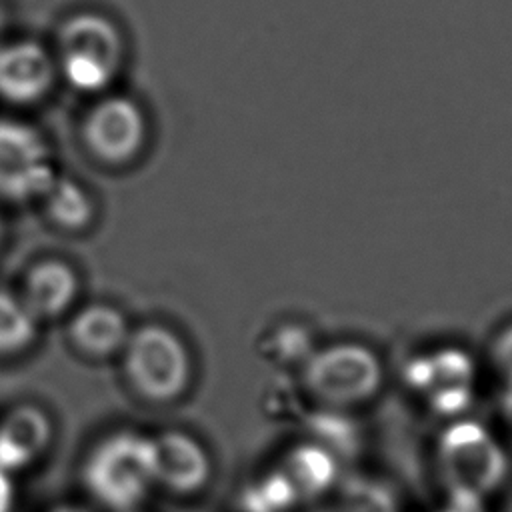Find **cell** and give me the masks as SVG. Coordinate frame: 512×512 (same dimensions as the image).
<instances>
[{"instance_id": "cell-1", "label": "cell", "mask_w": 512, "mask_h": 512, "mask_svg": "<svg viewBox=\"0 0 512 512\" xmlns=\"http://www.w3.org/2000/svg\"><path fill=\"white\" fill-rule=\"evenodd\" d=\"M86 492L112 512H132L156 486L152 436L116 430L100 438L82 462Z\"/></svg>"}, {"instance_id": "cell-2", "label": "cell", "mask_w": 512, "mask_h": 512, "mask_svg": "<svg viewBox=\"0 0 512 512\" xmlns=\"http://www.w3.org/2000/svg\"><path fill=\"white\" fill-rule=\"evenodd\" d=\"M58 78L84 94H104L124 64L118 24L98 12H76L56 32L52 50Z\"/></svg>"}, {"instance_id": "cell-3", "label": "cell", "mask_w": 512, "mask_h": 512, "mask_svg": "<svg viewBox=\"0 0 512 512\" xmlns=\"http://www.w3.org/2000/svg\"><path fill=\"white\" fill-rule=\"evenodd\" d=\"M120 356L128 386L150 404H172L192 384V354L182 336L166 324L146 322L132 328Z\"/></svg>"}, {"instance_id": "cell-4", "label": "cell", "mask_w": 512, "mask_h": 512, "mask_svg": "<svg viewBox=\"0 0 512 512\" xmlns=\"http://www.w3.org/2000/svg\"><path fill=\"white\" fill-rule=\"evenodd\" d=\"M436 468L446 490L460 502H480L506 478L508 460L500 442L478 422L450 424L436 444Z\"/></svg>"}, {"instance_id": "cell-5", "label": "cell", "mask_w": 512, "mask_h": 512, "mask_svg": "<svg viewBox=\"0 0 512 512\" xmlns=\"http://www.w3.org/2000/svg\"><path fill=\"white\" fill-rule=\"evenodd\" d=\"M378 358L358 344H336L308 356L302 384L326 406H356L370 400L380 386Z\"/></svg>"}, {"instance_id": "cell-6", "label": "cell", "mask_w": 512, "mask_h": 512, "mask_svg": "<svg viewBox=\"0 0 512 512\" xmlns=\"http://www.w3.org/2000/svg\"><path fill=\"white\" fill-rule=\"evenodd\" d=\"M58 176L50 142L36 126L0 118V200L38 202Z\"/></svg>"}, {"instance_id": "cell-7", "label": "cell", "mask_w": 512, "mask_h": 512, "mask_svg": "<svg viewBox=\"0 0 512 512\" xmlns=\"http://www.w3.org/2000/svg\"><path fill=\"white\" fill-rule=\"evenodd\" d=\"M84 150L104 166L134 162L148 140V118L142 106L124 94H100L80 124Z\"/></svg>"}, {"instance_id": "cell-8", "label": "cell", "mask_w": 512, "mask_h": 512, "mask_svg": "<svg viewBox=\"0 0 512 512\" xmlns=\"http://www.w3.org/2000/svg\"><path fill=\"white\" fill-rule=\"evenodd\" d=\"M58 80L52 50L34 40L0 44V100L30 106L44 100Z\"/></svg>"}, {"instance_id": "cell-9", "label": "cell", "mask_w": 512, "mask_h": 512, "mask_svg": "<svg viewBox=\"0 0 512 512\" xmlns=\"http://www.w3.org/2000/svg\"><path fill=\"white\" fill-rule=\"evenodd\" d=\"M156 486L174 494L190 496L200 492L212 478L208 448L186 430H164L152 436Z\"/></svg>"}, {"instance_id": "cell-10", "label": "cell", "mask_w": 512, "mask_h": 512, "mask_svg": "<svg viewBox=\"0 0 512 512\" xmlns=\"http://www.w3.org/2000/svg\"><path fill=\"white\" fill-rule=\"evenodd\" d=\"M54 424L50 414L34 404L10 406L0 416V468L10 476L34 466L50 448Z\"/></svg>"}, {"instance_id": "cell-11", "label": "cell", "mask_w": 512, "mask_h": 512, "mask_svg": "<svg viewBox=\"0 0 512 512\" xmlns=\"http://www.w3.org/2000/svg\"><path fill=\"white\" fill-rule=\"evenodd\" d=\"M80 294V276L64 258H42L34 262L20 286V300L36 322L56 320L68 314Z\"/></svg>"}, {"instance_id": "cell-12", "label": "cell", "mask_w": 512, "mask_h": 512, "mask_svg": "<svg viewBox=\"0 0 512 512\" xmlns=\"http://www.w3.org/2000/svg\"><path fill=\"white\" fill-rule=\"evenodd\" d=\"M132 328L122 310L106 302L76 308L68 320V340L76 352L92 360L122 354Z\"/></svg>"}, {"instance_id": "cell-13", "label": "cell", "mask_w": 512, "mask_h": 512, "mask_svg": "<svg viewBox=\"0 0 512 512\" xmlns=\"http://www.w3.org/2000/svg\"><path fill=\"white\" fill-rule=\"evenodd\" d=\"M422 374H416V386L424 392L428 404L442 412L460 410L472 386V366L462 352L446 350L422 362Z\"/></svg>"}, {"instance_id": "cell-14", "label": "cell", "mask_w": 512, "mask_h": 512, "mask_svg": "<svg viewBox=\"0 0 512 512\" xmlns=\"http://www.w3.org/2000/svg\"><path fill=\"white\" fill-rule=\"evenodd\" d=\"M46 220L62 232H82L96 216L90 192L68 176H56L50 188L38 200Z\"/></svg>"}, {"instance_id": "cell-15", "label": "cell", "mask_w": 512, "mask_h": 512, "mask_svg": "<svg viewBox=\"0 0 512 512\" xmlns=\"http://www.w3.org/2000/svg\"><path fill=\"white\" fill-rule=\"evenodd\" d=\"M40 324L26 310L20 296L0 288V358L26 352L38 338Z\"/></svg>"}, {"instance_id": "cell-16", "label": "cell", "mask_w": 512, "mask_h": 512, "mask_svg": "<svg viewBox=\"0 0 512 512\" xmlns=\"http://www.w3.org/2000/svg\"><path fill=\"white\" fill-rule=\"evenodd\" d=\"M280 474L296 498L318 494L332 480V460L320 448H298L286 458Z\"/></svg>"}, {"instance_id": "cell-17", "label": "cell", "mask_w": 512, "mask_h": 512, "mask_svg": "<svg viewBox=\"0 0 512 512\" xmlns=\"http://www.w3.org/2000/svg\"><path fill=\"white\" fill-rule=\"evenodd\" d=\"M492 358L500 374L512 384V326L506 328L494 342Z\"/></svg>"}, {"instance_id": "cell-18", "label": "cell", "mask_w": 512, "mask_h": 512, "mask_svg": "<svg viewBox=\"0 0 512 512\" xmlns=\"http://www.w3.org/2000/svg\"><path fill=\"white\" fill-rule=\"evenodd\" d=\"M14 506V486L10 474L0 468V512H12Z\"/></svg>"}, {"instance_id": "cell-19", "label": "cell", "mask_w": 512, "mask_h": 512, "mask_svg": "<svg viewBox=\"0 0 512 512\" xmlns=\"http://www.w3.org/2000/svg\"><path fill=\"white\" fill-rule=\"evenodd\" d=\"M48 512H90L84 504H76V502H60L56 506H52Z\"/></svg>"}, {"instance_id": "cell-20", "label": "cell", "mask_w": 512, "mask_h": 512, "mask_svg": "<svg viewBox=\"0 0 512 512\" xmlns=\"http://www.w3.org/2000/svg\"><path fill=\"white\" fill-rule=\"evenodd\" d=\"M2 28H4V10L0 6V32H2Z\"/></svg>"}, {"instance_id": "cell-21", "label": "cell", "mask_w": 512, "mask_h": 512, "mask_svg": "<svg viewBox=\"0 0 512 512\" xmlns=\"http://www.w3.org/2000/svg\"><path fill=\"white\" fill-rule=\"evenodd\" d=\"M2 238H4V226H2V220H0V244H2Z\"/></svg>"}]
</instances>
